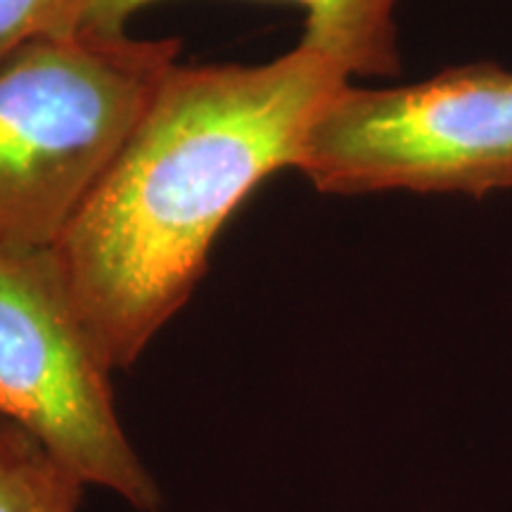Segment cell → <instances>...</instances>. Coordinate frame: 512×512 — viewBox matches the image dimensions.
I'll use <instances>...</instances> for the list:
<instances>
[{
  "mask_svg": "<svg viewBox=\"0 0 512 512\" xmlns=\"http://www.w3.org/2000/svg\"><path fill=\"white\" fill-rule=\"evenodd\" d=\"M79 0H0V64L41 36L72 31Z\"/></svg>",
  "mask_w": 512,
  "mask_h": 512,
  "instance_id": "obj_7",
  "label": "cell"
},
{
  "mask_svg": "<svg viewBox=\"0 0 512 512\" xmlns=\"http://www.w3.org/2000/svg\"><path fill=\"white\" fill-rule=\"evenodd\" d=\"M86 489L34 434L0 418V512H79Z\"/></svg>",
  "mask_w": 512,
  "mask_h": 512,
  "instance_id": "obj_6",
  "label": "cell"
},
{
  "mask_svg": "<svg viewBox=\"0 0 512 512\" xmlns=\"http://www.w3.org/2000/svg\"><path fill=\"white\" fill-rule=\"evenodd\" d=\"M0 418L34 434L88 486L136 512H162V486L121 425L112 370L53 247H0Z\"/></svg>",
  "mask_w": 512,
  "mask_h": 512,
  "instance_id": "obj_4",
  "label": "cell"
},
{
  "mask_svg": "<svg viewBox=\"0 0 512 512\" xmlns=\"http://www.w3.org/2000/svg\"><path fill=\"white\" fill-rule=\"evenodd\" d=\"M349 76L299 46L264 64H176L53 247L112 373L190 302L230 216L297 169L313 121Z\"/></svg>",
  "mask_w": 512,
  "mask_h": 512,
  "instance_id": "obj_1",
  "label": "cell"
},
{
  "mask_svg": "<svg viewBox=\"0 0 512 512\" xmlns=\"http://www.w3.org/2000/svg\"><path fill=\"white\" fill-rule=\"evenodd\" d=\"M178 55V38L76 29L0 64V247L60 242Z\"/></svg>",
  "mask_w": 512,
  "mask_h": 512,
  "instance_id": "obj_2",
  "label": "cell"
},
{
  "mask_svg": "<svg viewBox=\"0 0 512 512\" xmlns=\"http://www.w3.org/2000/svg\"><path fill=\"white\" fill-rule=\"evenodd\" d=\"M297 171L330 195L512 188V72L467 64L399 88H354L328 102Z\"/></svg>",
  "mask_w": 512,
  "mask_h": 512,
  "instance_id": "obj_3",
  "label": "cell"
},
{
  "mask_svg": "<svg viewBox=\"0 0 512 512\" xmlns=\"http://www.w3.org/2000/svg\"><path fill=\"white\" fill-rule=\"evenodd\" d=\"M159 0H79L72 31L126 34L128 22ZM306 12L299 46L330 57L347 76H392L399 72L396 5L399 0H283Z\"/></svg>",
  "mask_w": 512,
  "mask_h": 512,
  "instance_id": "obj_5",
  "label": "cell"
}]
</instances>
